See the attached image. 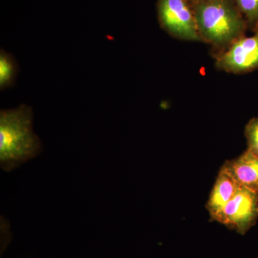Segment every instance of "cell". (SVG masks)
Here are the masks:
<instances>
[{
    "instance_id": "cell-1",
    "label": "cell",
    "mask_w": 258,
    "mask_h": 258,
    "mask_svg": "<svg viewBox=\"0 0 258 258\" xmlns=\"http://www.w3.org/2000/svg\"><path fill=\"white\" fill-rule=\"evenodd\" d=\"M32 108L21 104L0 111V166L11 172L42 152V142L34 133Z\"/></svg>"
},
{
    "instance_id": "cell-2",
    "label": "cell",
    "mask_w": 258,
    "mask_h": 258,
    "mask_svg": "<svg viewBox=\"0 0 258 258\" xmlns=\"http://www.w3.org/2000/svg\"><path fill=\"white\" fill-rule=\"evenodd\" d=\"M194 8L201 41L211 45L215 53L245 35L248 29L233 0H203Z\"/></svg>"
},
{
    "instance_id": "cell-3",
    "label": "cell",
    "mask_w": 258,
    "mask_h": 258,
    "mask_svg": "<svg viewBox=\"0 0 258 258\" xmlns=\"http://www.w3.org/2000/svg\"><path fill=\"white\" fill-rule=\"evenodd\" d=\"M159 25L169 35L187 41H201L194 5L190 0H158Z\"/></svg>"
},
{
    "instance_id": "cell-4",
    "label": "cell",
    "mask_w": 258,
    "mask_h": 258,
    "mask_svg": "<svg viewBox=\"0 0 258 258\" xmlns=\"http://www.w3.org/2000/svg\"><path fill=\"white\" fill-rule=\"evenodd\" d=\"M252 36L237 39L221 52L215 53L217 69L233 74H244L258 69V29Z\"/></svg>"
},
{
    "instance_id": "cell-5",
    "label": "cell",
    "mask_w": 258,
    "mask_h": 258,
    "mask_svg": "<svg viewBox=\"0 0 258 258\" xmlns=\"http://www.w3.org/2000/svg\"><path fill=\"white\" fill-rule=\"evenodd\" d=\"M258 219V192L240 186L226 205L217 222L244 235Z\"/></svg>"
},
{
    "instance_id": "cell-6",
    "label": "cell",
    "mask_w": 258,
    "mask_h": 258,
    "mask_svg": "<svg viewBox=\"0 0 258 258\" xmlns=\"http://www.w3.org/2000/svg\"><path fill=\"white\" fill-rule=\"evenodd\" d=\"M225 169L240 186L258 192V157L246 150L236 159L226 161Z\"/></svg>"
},
{
    "instance_id": "cell-7",
    "label": "cell",
    "mask_w": 258,
    "mask_h": 258,
    "mask_svg": "<svg viewBox=\"0 0 258 258\" xmlns=\"http://www.w3.org/2000/svg\"><path fill=\"white\" fill-rule=\"evenodd\" d=\"M240 186L237 181L221 168L206 205L211 220L217 222L224 208L233 198Z\"/></svg>"
},
{
    "instance_id": "cell-8",
    "label": "cell",
    "mask_w": 258,
    "mask_h": 258,
    "mask_svg": "<svg viewBox=\"0 0 258 258\" xmlns=\"http://www.w3.org/2000/svg\"><path fill=\"white\" fill-rule=\"evenodd\" d=\"M18 66L13 57L9 52L1 49L0 51V90L4 91L7 88L14 86Z\"/></svg>"
},
{
    "instance_id": "cell-9",
    "label": "cell",
    "mask_w": 258,
    "mask_h": 258,
    "mask_svg": "<svg viewBox=\"0 0 258 258\" xmlns=\"http://www.w3.org/2000/svg\"><path fill=\"white\" fill-rule=\"evenodd\" d=\"M252 32L258 29V0H233Z\"/></svg>"
},
{
    "instance_id": "cell-10",
    "label": "cell",
    "mask_w": 258,
    "mask_h": 258,
    "mask_svg": "<svg viewBox=\"0 0 258 258\" xmlns=\"http://www.w3.org/2000/svg\"><path fill=\"white\" fill-rule=\"evenodd\" d=\"M247 150L258 157V117L252 118L244 128Z\"/></svg>"
},
{
    "instance_id": "cell-11",
    "label": "cell",
    "mask_w": 258,
    "mask_h": 258,
    "mask_svg": "<svg viewBox=\"0 0 258 258\" xmlns=\"http://www.w3.org/2000/svg\"><path fill=\"white\" fill-rule=\"evenodd\" d=\"M191 3H192L193 5L198 4V3H200V2L203 1V0H190Z\"/></svg>"
}]
</instances>
